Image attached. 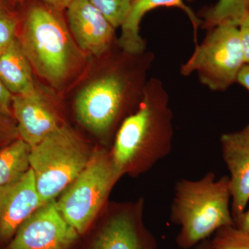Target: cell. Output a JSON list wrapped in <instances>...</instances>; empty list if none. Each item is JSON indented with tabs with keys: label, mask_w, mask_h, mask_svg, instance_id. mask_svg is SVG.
<instances>
[{
	"label": "cell",
	"mask_w": 249,
	"mask_h": 249,
	"mask_svg": "<svg viewBox=\"0 0 249 249\" xmlns=\"http://www.w3.org/2000/svg\"><path fill=\"white\" fill-rule=\"evenodd\" d=\"M155 60L150 52L130 53L118 46L88 67L66 94L78 124L98 138L115 137L123 121L138 107Z\"/></svg>",
	"instance_id": "cell-1"
},
{
	"label": "cell",
	"mask_w": 249,
	"mask_h": 249,
	"mask_svg": "<svg viewBox=\"0 0 249 249\" xmlns=\"http://www.w3.org/2000/svg\"><path fill=\"white\" fill-rule=\"evenodd\" d=\"M62 97L41 83L34 92L13 96V117L19 138L31 148L64 124L58 113Z\"/></svg>",
	"instance_id": "cell-8"
},
{
	"label": "cell",
	"mask_w": 249,
	"mask_h": 249,
	"mask_svg": "<svg viewBox=\"0 0 249 249\" xmlns=\"http://www.w3.org/2000/svg\"><path fill=\"white\" fill-rule=\"evenodd\" d=\"M238 28L245 53V63L249 64V13L242 19Z\"/></svg>",
	"instance_id": "cell-23"
},
{
	"label": "cell",
	"mask_w": 249,
	"mask_h": 249,
	"mask_svg": "<svg viewBox=\"0 0 249 249\" xmlns=\"http://www.w3.org/2000/svg\"><path fill=\"white\" fill-rule=\"evenodd\" d=\"M169 99L160 80H147L138 107L123 121L110 150L122 176L146 172L170 155L174 127Z\"/></svg>",
	"instance_id": "cell-3"
},
{
	"label": "cell",
	"mask_w": 249,
	"mask_h": 249,
	"mask_svg": "<svg viewBox=\"0 0 249 249\" xmlns=\"http://www.w3.org/2000/svg\"><path fill=\"white\" fill-rule=\"evenodd\" d=\"M9 1L10 0H0V11L9 10Z\"/></svg>",
	"instance_id": "cell-28"
},
{
	"label": "cell",
	"mask_w": 249,
	"mask_h": 249,
	"mask_svg": "<svg viewBox=\"0 0 249 249\" xmlns=\"http://www.w3.org/2000/svg\"><path fill=\"white\" fill-rule=\"evenodd\" d=\"M12 94L0 80V113L13 117Z\"/></svg>",
	"instance_id": "cell-22"
},
{
	"label": "cell",
	"mask_w": 249,
	"mask_h": 249,
	"mask_svg": "<svg viewBox=\"0 0 249 249\" xmlns=\"http://www.w3.org/2000/svg\"><path fill=\"white\" fill-rule=\"evenodd\" d=\"M31 150L19 138L0 149V186L17 181L30 169Z\"/></svg>",
	"instance_id": "cell-16"
},
{
	"label": "cell",
	"mask_w": 249,
	"mask_h": 249,
	"mask_svg": "<svg viewBox=\"0 0 249 249\" xmlns=\"http://www.w3.org/2000/svg\"><path fill=\"white\" fill-rule=\"evenodd\" d=\"M19 19L9 10L0 11V51L18 38Z\"/></svg>",
	"instance_id": "cell-20"
},
{
	"label": "cell",
	"mask_w": 249,
	"mask_h": 249,
	"mask_svg": "<svg viewBox=\"0 0 249 249\" xmlns=\"http://www.w3.org/2000/svg\"><path fill=\"white\" fill-rule=\"evenodd\" d=\"M78 235L59 212L53 199L21 224L6 249H69Z\"/></svg>",
	"instance_id": "cell-9"
},
{
	"label": "cell",
	"mask_w": 249,
	"mask_h": 249,
	"mask_svg": "<svg viewBox=\"0 0 249 249\" xmlns=\"http://www.w3.org/2000/svg\"><path fill=\"white\" fill-rule=\"evenodd\" d=\"M0 80L13 95L34 92L39 83L18 38L0 51Z\"/></svg>",
	"instance_id": "cell-15"
},
{
	"label": "cell",
	"mask_w": 249,
	"mask_h": 249,
	"mask_svg": "<svg viewBox=\"0 0 249 249\" xmlns=\"http://www.w3.org/2000/svg\"><path fill=\"white\" fill-rule=\"evenodd\" d=\"M43 204L31 168L17 181L0 186V240L12 239L21 224Z\"/></svg>",
	"instance_id": "cell-13"
},
{
	"label": "cell",
	"mask_w": 249,
	"mask_h": 249,
	"mask_svg": "<svg viewBox=\"0 0 249 249\" xmlns=\"http://www.w3.org/2000/svg\"><path fill=\"white\" fill-rule=\"evenodd\" d=\"M178 8L186 13L191 20L194 34L195 45H197V30L202 24L194 11L185 4L183 0H132V6L125 20L121 27V34L118 39L119 47L130 53L145 52L146 44L140 34V24L145 15L157 8Z\"/></svg>",
	"instance_id": "cell-14"
},
{
	"label": "cell",
	"mask_w": 249,
	"mask_h": 249,
	"mask_svg": "<svg viewBox=\"0 0 249 249\" xmlns=\"http://www.w3.org/2000/svg\"><path fill=\"white\" fill-rule=\"evenodd\" d=\"M91 157L85 141L65 124L31 148L30 168L44 204L55 199L76 179Z\"/></svg>",
	"instance_id": "cell-5"
},
{
	"label": "cell",
	"mask_w": 249,
	"mask_h": 249,
	"mask_svg": "<svg viewBox=\"0 0 249 249\" xmlns=\"http://www.w3.org/2000/svg\"><path fill=\"white\" fill-rule=\"evenodd\" d=\"M231 203L228 176L217 178L210 171L199 179L178 181L170 209V220L180 227L178 245L192 249L221 228L235 226Z\"/></svg>",
	"instance_id": "cell-4"
},
{
	"label": "cell",
	"mask_w": 249,
	"mask_h": 249,
	"mask_svg": "<svg viewBox=\"0 0 249 249\" xmlns=\"http://www.w3.org/2000/svg\"><path fill=\"white\" fill-rule=\"evenodd\" d=\"M114 29L121 28L132 6V0H89Z\"/></svg>",
	"instance_id": "cell-19"
},
{
	"label": "cell",
	"mask_w": 249,
	"mask_h": 249,
	"mask_svg": "<svg viewBox=\"0 0 249 249\" xmlns=\"http://www.w3.org/2000/svg\"><path fill=\"white\" fill-rule=\"evenodd\" d=\"M245 64L238 27L221 24L209 29L180 71L184 76L196 73L201 84L209 89L224 91L237 82Z\"/></svg>",
	"instance_id": "cell-7"
},
{
	"label": "cell",
	"mask_w": 249,
	"mask_h": 249,
	"mask_svg": "<svg viewBox=\"0 0 249 249\" xmlns=\"http://www.w3.org/2000/svg\"><path fill=\"white\" fill-rule=\"evenodd\" d=\"M235 226L242 230L249 232V210L246 211L240 219L235 222Z\"/></svg>",
	"instance_id": "cell-26"
},
{
	"label": "cell",
	"mask_w": 249,
	"mask_h": 249,
	"mask_svg": "<svg viewBox=\"0 0 249 249\" xmlns=\"http://www.w3.org/2000/svg\"><path fill=\"white\" fill-rule=\"evenodd\" d=\"M121 177L113 163L110 151L96 150L84 170L55 201L59 212L78 234H83Z\"/></svg>",
	"instance_id": "cell-6"
},
{
	"label": "cell",
	"mask_w": 249,
	"mask_h": 249,
	"mask_svg": "<svg viewBox=\"0 0 249 249\" xmlns=\"http://www.w3.org/2000/svg\"><path fill=\"white\" fill-rule=\"evenodd\" d=\"M16 1V2H25L29 1H40L49 6H53L55 9L60 10V11H66L73 0H10V1Z\"/></svg>",
	"instance_id": "cell-24"
},
{
	"label": "cell",
	"mask_w": 249,
	"mask_h": 249,
	"mask_svg": "<svg viewBox=\"0 0 249 249\" xmlns=\"http://www.w3.org/2000/svg\"><path fill=\"white\" fill-rule=\"evenodd\" d=\"M193 248H194L193 249H214L211 245V242L207 240L203 241Z\"/></svg>",
	"instance_id": "cell-27"
},
{
	"label": "cell",
	"mask_w": 249,
	"mask_h": 249,
	"mask_svg": "<svg viewBox=\"0 0 249 249\" xmlns=\"http://www.w3.org/2000/svg\"><path fill=\"white\" fill-rule=\"evenodd\" d=\"M143 203L114 210L95 239L91 249H156L155 240L142 224Z\"/></svg>",
	"instance_id": "cell-12"
},
{
	"label": "cell",
	"mask_w": 249,
	"mask_h": 249,
	"mask_svg": "<svg viewBox=\"0 0 249 249\" xmlns=\"http://www.w3.org/2000/svg\"><path fill=\"white\" fill-rule=\"evenodd\" d=\"M236 83H239L249 91V64H245L242 67L239 72Z\"/></svg>",
	"instance_id": "cell-25"
},
{
	"label": "cell",
	"mask_w": 249,
	"mask_h": 249,
	"mask_svg": "<svg viewBox=\"0 0 249 249\" xmlns=\"http://www.w3.org/2000/svg\"><path fill=\"white\" fill-rule=\"evenodd\" d=\"M249 13V0H218L203 14V27L209 29L221 24L239 27Z\"/></svg>",
	"instance_id": "cell-17"
},
{
	"label": "cell",
	"mask_w": 249,
	"mask_h": 249,
	"mask_svg": "<svg viewBox=\"0 0 249 249\" xmlns=\"http://www.w3.org/2000/svg\"><path fill=\"white\" fill-rule=\"evenodd\" d=\"M211 241L214 249H249V232L236 226L221 228Z\"/></svg>",
	"instance_id": "cell-18"
},
{
	"label": "cell",
	"mask_w": 249,
	"mask_h": 249,
	"mask_svg": "<svg viewBox=\"0 0 249 249\" xmlns=\"http://www.w3.org/2000/svg\"><path fill=\"white\" fill-rule=\"evenodd\" d=\"M220 145L230 173L231 209L235 224L249 202V124L240 130L222 134Z\"/></svg>",
	"instance_id": "cell-11"
},
{
	"label": "cell",
	"mask_w": 249,
	"mask_h": 249,
	"mask_svg": "<svg viewBox=\"0 0 249 249\" xmlns=\"http://www.w3.org/2000/svg\"><path fill=\"white\" fill-rule=\"evenodd\" d=\"M18 139L19 134L14 118L0 113V147L6 146Z\"/></svg>",
	"instance_id": "cell-21"
},
{
	"label": "cell",
	"mask_w": 249,
	"mask_h": 249,
	"mask_svg": "<svg viewBox=\"0 0 249 249\" xmlns=\"http://www.w3.org/2000/svg\"><path fill=\"white\" fill-rule=\"evenodd\" d=\"M64 12L42 1H29L18 33L36 78L62 97L79 79L90 59L77 45Z\"/></svg>",
	"instance_id": "cell-2"
},
{
	"label": "cell",
	"mask_w": 249,
	"mask_h": 249,
	"mask_svg": "<svg viewBox=\"0 0 249 249\" xmlns=\"http://www.w3.org/2000/svg\"><path fill=\"white\" fill-rule=\"evenodd\" d=\"M65 11L73 38L89 58H100L119 46L116 29L89 0H73Z\"/></svg>",
	"instance_id": "cell-10"
}]
</instances>
